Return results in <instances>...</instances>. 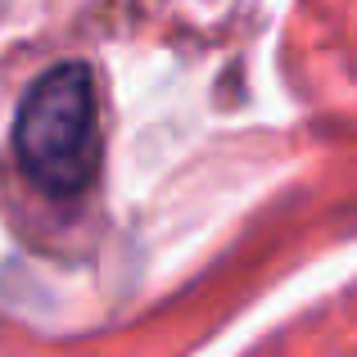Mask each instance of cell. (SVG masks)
I'll use <instances>...</instances> for the list:
<instances>
[{"instance_id":"cell-1","label":"cell","mask_w":357,"mask_h":357,"mask_svg":"<svg viewBox=\"0 0 357 357\" xmlns=\"http://www.w3.org/2000/svg\"><path fill=\"white\" fill-rule=\"evenodd\" d=\"M23 172L45 195H82L100 172V105L86 63H54L32 82L14 118Z\"/></svg>"}]
</instances>
